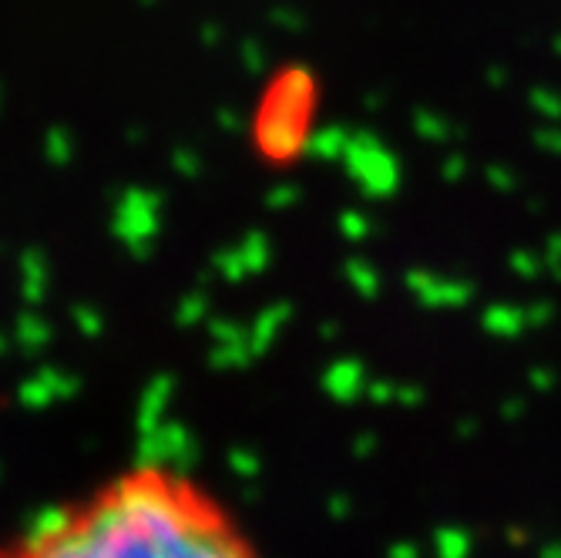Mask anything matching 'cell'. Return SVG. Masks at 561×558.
Here are the masks:
<instances>
[{
    "instance_id": "7a4b0ae2",
    "label": "cell",
    "mask_w": 561,
    "mask_h": 558,
    "mask_svg": "<svg viewBox=\"0 0 561 558\" xmlns=\"http://www.w3.org/2000/svg\"><path fill=\"white\" fill-rule=\"evenodd\" d=\"M320 115V81L310 68L293 65L270 78L256 118L252 141L270 166H293L313 138Z\"/></svg>"
},
{
    "instance_id": "6da1fadb",
    "label": "cell",
    "mask_w": 561,
    "mask_h": 558,
    "mask_svg": "<svg viewBox=\"0 0 561 558\" xmlns=\"http://www.w3.org/2000/svg\"><path fill=\"white\" fill-rule=\"evenodd\" d=\"M0 558H263L242 519L195 475L141 462L0 538Z\"/></svg>"
}]
</instances>
